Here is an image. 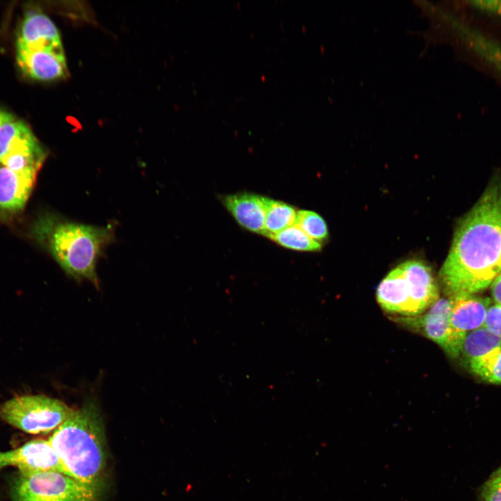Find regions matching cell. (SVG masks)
Here are the masks:
<instances>
[{
	"label": "cell",
	"mask_w": 501,
	"mask_h": 501,
	"mask_svg": "<svg viewBox=\"0 0 501 501\" xmlns=\"http://www.w3.org/2000/svg\"><path fill=\"white\" fill-rule=\"evenodd\" d=\"M38 239L70 277L86 280L98 287L97 263L115 240V225L96 226L56 216L43 218L38 225Z\"/></svg>",
	"instance_id": "3"
},
{
	"label": "cell",
	"mask_w": 501,
	"mask_h": 501,
	"mask_svg": "<svg viewBox=\"0 0 501 501\" xmlns=\"http://www.w3.org/2000/svg\"><path fill=\"white\" fill-rule=\"evenodd\" d=\"M468 365L471 372L482 380L501 384V347L472 360Z\"/></svg>",
	"instance_id": "18"
},
{
	"label": "cell",
	"mask_w": 501,
	"mask_h": 501,
	"mask_svg": "<svg viewBox=\"0 0 501 501\" xmlns=\"http://www.w3.org/2000/svg\"><path fill=\"white\" fill-rule=\"evenodd\" d=\"M295 225L310 238L319 243L328 237V228L325 221L315 212L298 211Z\"/></svg>",
	"instance_id": "20"
},
{
	"label": "cell",
	"mask_w": 501,
	"mask_h": 501,
	"mask_svg": "<svg viewBox=\"0 0 501 501\" xmlns=\"http://www.w3.org/2000/svg\"><path fill=\"white\" fill-rule=\"evenodd\" d=\"M477 501H501V464L479 487Z\"/></svg>",
	"instance_id": "21"
},
{
	"label": "cell",
	"mask_w": 501,
	"mask_h": 501,
	"mask_svg": "<svg viewBox=\"0 0 501 501\" xmlns=\"http://www.w3.org/2000/svg\"><path fill=\"white\" fill-rule=\"evenodd\" d=\"M39 170H14L0 166V209L18 212L26 205Z\"/></svg>",
	"instance_id": "12"
},
{
	"label": "cell",
	"mask_w": 501,
	"mask_h": 501,
	"mask_svg": "<svg viewBox=\"0 0 501 501\" xmlns=\"http://www.w3.org/2000/svg\"><path fill=\"white\" fill-rule=\"evenodd\" d=\"M223 203L246 230L264 235L265 197L250 193L226 196Z\"/></svg>",
	"instance_id": "15"
},
{
	"label": "cell",
	"mask_w": 501,
	"mask_h": 501,
	"mask_svg": "<svg viewBox=\"0 0 501 501\" xmlns=\"http://www.w3.org/2000/svg\"><path fill=\"white\" fill-rule=\"evenodd\" d=\"M376 299L385 311L413 317L411 292L404 273L399 267L392 269L380 283Z\"/></svg>",
	"instance_id": "14"
},
{
	"label": "cell",
	"mask_w": 501,
	"mask_h": 501,
	"mask_svg": "<svg viewBox=\"0 0 501 501\" xmlns=\"http://www.w3.org/2000/svg\"><path fill=\"white\" fill-rule=\"evenodd\" d=\"M501 271V184L488 186L459 223L440 270L450 297L477 294Z\"/></svg>",
	"instance_id": "1"
},
{
	"label": "cell",
	"mask_w": 501,
	"mask_h": 501,
	"mask_svg": "<svg viewBox=\"0 0 501 501\" xmlns=\"http://www.w3.org/2000/svg\"><path fill=\"white\" fill-rule=\"evenodd\" d=\"M296 215L293 206L265 197L264 235L269 237L294 225Z\"/></svg>",
	"instance_id": "17"
},
{
	"label": "cell",
	"mask_w": 501,
	"mask_h": 501,
	"mask_svg": "<svg viewBox=\"0 0 501 501\" xmlns=\"http://www.w3.org/2000/svg\"><path fill=\"white\" fill-rule=\"evenodd\" d=\"M8 466L17 467L22 474L57 472L69 476L49 440L42 439L31 440L10 451L0 452V470Z\"/></svg>",
	"instance_id": "7"
},
{
	"label": "cell",
	"mask_w": 501,
	"mask_h": 501,
	"mask_svg": "<svg viewBox=\"0 0 501 501\" xmlns=\"http://www.w3.org/2000/svg\"><path fill=\"white\" fill-rule=\"evenodd\" d=\"M17 63L27 77L40 81H54L67 74L63 45L32 49H16Z\"/></svg>",
	"instance_id": "10"
},
{
	"label": "cell",
	"mask_w": 501,
	"mask_h": 501,
	"mask_svg": "<svg viewBox=\"0 0 501 501\" xmlns=\"http://www.w3.org/2000/svg\"><path fill=\"white\" fill-rule=\"evenodd\" d=\"M269 238L285 248L294 250L317 251L321 248V243L310 238L295 224Z\"/></svg>",
	"instance_id": "19"
},
{
	"label": "cell",
	"mask_w": 501,
	"mask_h": 501,
	"mask_svg": "<svg viewBox=\"0 0 501 501\" xmlns=\"http://www.w3.org/2000/svg\"><path fill=\"white\" fill-rule=\"evenodd\" d=\"M62 45L58 29L40 12L25 15L20 26L16 49H32Z\"/></svg>",
	"instance_id": "13"
},
{
	"label": "cell",
	"mask_w": 501,
	"mask_h": 501,
	"mask_svg": "<svg viewBox=\"0 0 501 501\" xmlns=\"http://www.w3.org/2000/svg\"><path fill=\"white\" fill-rule=\"evenodd\" d=\"M452 304L450 299H440L428 312L413 317H399L397 321L433 340L451 357L454 358L453 331L451 326Z\"/></svg>",
	"instance_id": "8"
},
{
	"label": "cell",
	"mask_w": 501,
	"mask_h": 501,
	"mask_svg": "<svg viewBox=\"0 0 501 501\" xmlns=\"http://www.w3.org/2000/svg\"><path fill=\"white\" fill-rule=\"evenodd\" d=\"M74 410L44 395H24L0 404V418L24 432L38 434L57 429Z\"/></svg>",
	"instance_id": "5"
},
{
	"label": "cell",
	"mask_w": 501,
	"mask_h": 501,
	"mask_svg": "<svg viewBox=\"0 0 501 501\" xmlns=\"http://www.w3.org/2000/svg\"><path fill=\"white\" fill-rule=\"evenodd\" d=\"M451 326L454 350L460 356L464 339L468 333L483 326L492 299L477 294H463L450 297Z\"/></svg>",
	"instance_id": "9"
},
{
	"label": "cell",
	"mask_w": 501,
	"mask_h": 501,
	"mask_svg": "<svg viewBox=\"0 0 501 501\" xmlns=\"http://www.w3.org/2000/svg\"><path fill=\"white\" fill-rule=\"evenodd\" d=\"M69 476L99 491L106 461L104 424L90 400L72 415L49 439Z\"/></svg>",
	"instance_id": "2"
},
{
	"label": "cell",
	"mask_w": 501,
	"mask_h": 501,
	"mask_svg": "<svg viewBox=\"0 0 501 501\" xmlns=\"http://www.w3.org/2000/svg\"><path fill=\"white\" fill-rule=\"evenodd\" d=\"M491 290L493 302L501 305V271L491 283Z\"/></svg>",
	"instance_id": "24"
},
{
	"label": "cell",
	"mask_w": 501,
	"mask_h": 501,
	"mask_svg": "<svg viewBox=\"0 0 501 501\" xmlns=\"http://www.w3.org/2000/svg\"><path fill=\"white\" fill-rule=\"evenodd\" d=\"M483 326L501 337V305L493 302L489 306Z\"/></svg>",
	"instance_id": "22"
},
{
	"label": "cell",
	"mask_w": 501,
	"mask_h": 501,
	"mask_svg": "<svg viewBox=\"0 0 501 501\" xmlns=\"http://www.w3.org/2000/svg\"><path fill=\"white\" fill-rule=\"evenodd\" d=\"M97 492L57 472H19L10 484L12 501H96Z\"/></svg>",
	"instance_id": "4"
},
{
	"label": "cell",
	"mask_w": 501,
	"mask_h": 501,
	"mask_svg": "<svg viewBox=\"0 0 501 501\" xmlns=\"http://www.w3.org/2000/svg\"><path fill=\"white\" fill-rule=\"evenodd\" d=\"M470 3L473 6L480 10L501 15L500 0L474 1Z\"/></svg>",
	"instance_id": "23"
},
{
	"label": "cell",
	"mask_w": 501,
	"mask_h": 501,
	"mask_svg": "<svg viewBox=\"0 0 501 501\" xmlns=\"http://www.w3.org/2000/svg\"><path fill=\"white\" fill-rule=\"evenodd\" d=\"M3 111H0V122H1V118H2V116H3Z\"/></svg>",
	"instance_id": "25"
},
{
	"label": "cell",
	"mask_w": 501,
	"mask_h": 501,
	"mask_svg": "<svg viewBox=\"0 0 501 501\" xmlns=\"http://www.w3.org/2000/svg\"><path fill=\"white\" fill-rule=\"evenodd\" d=\"M408 282L414 316L421 315L439 299L431 269L423 262L408 260L399 264Z\"/></svg>",
	"instance_id": "11"
},
{
	"label": "cell",
	"mask_w": 501,
	"mask_h": 501,
	"mask_svg": "<svg viewBox=\"0 0 501 501\" xmlns=\"http://www.w3.org/2000/svg\"><path fill=\"white\" fill-rule=\"evenodd\" d=\"M501 347V337L487 328L482 326L468 333L464 339L460 356L470 361Z\"/></svg>",
	"instance_id": "16"
},
{
	"label": "cell",
	"mask_w": 501,
	"mask_h": 501,
	"mask_svg": "<svg viewBox=\"0 0 501 501\" xmlns=\"http://www.w3.org/2000/svg\"><path fill=\"white\" fill-rule=\"evenodd\" d=\"M46 152L30 128L10 113L0 122V164L14 170L42 167Z\"/></svg>",
	"instance_id": "6"
}]
</instances>
